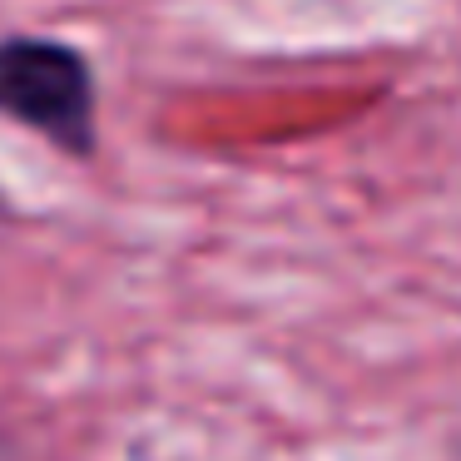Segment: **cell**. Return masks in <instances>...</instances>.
Masks as SVG:
<instances>
[{"label":"cell","instance_id":"1","mask_svg":"<svg viewBox=\"0 0 461 461\" xmlns=\"http://www.w3.org/2000/svg\"><path fill=\"white\" fill-rule=\"evenodd\" d=\"M0 120L41 134L70 159H90L100 144L90 55L60 35H0Z\"/></svg>","mask_w":461,"mask_h":461}]
</instances>
